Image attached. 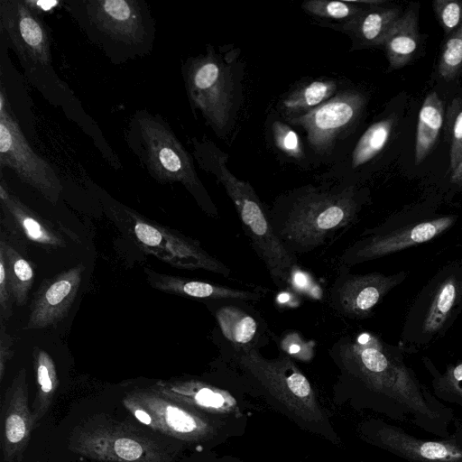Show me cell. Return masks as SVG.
Instances as JSON below:
<instances>
[{
    "label": "cell",
    "mask_w": 462,
    "mask_h": 462,
    "mask_svg": "<svg viewBox=\"0 0 462 462\" xmlns=\"http://www.w3.org/2000/svg\"><path fill=\"white\" fill-rule=\"evenodd\" d=\"M186 447L133 419L121 420L106 413L83 420L68 439L70 451L100 462H173Z\"/></svg>",
    "instance_id": "cell-1"
},
{
    "label": "cell",
    "mask_w": 462,
    "mask_h": 462,
    "mask_svg": "<svg viewBox=\"0 0 462 462\" xmlns=\"http://www.w3.org/2000/svg\"><path fill=\"white\" fill-rule=\"evenodd\" d=\"M193 154L200 168L214 174L233 201L242 226L257 255L263 262L273 282L285 285L298 263L275 234L250 183L238 180L226 167L227 156L208 140H193Z\"/></svg>",
    "instance_id": "cell-2"
},
{
    "label": "cell",
    "mask_w": 462,
    "mask_h": 462,
    "mask_svg": "<svg viewBox=\"0 0 462 462\" xmlns=\"http://www.w3.org/2000/svg\"><path fill=\"white\" fill-rule=\"evenodd\" d=\"M361 203L353 187L338 190L309 189L279 213L270 215L273 230L295 255L324 245L357 217Z\"/></svg>",
    "instance_id": "cell-3"
},
{
    "label": "cell",
    "mask_w": 462,
    "mask_h": 462,
    "mask_svg": "<svg viewBox=\"0 0 462 462\" xmlns=\"http://www.w3.org/2000/svg\"><path fill=\"white\" fill-rule=\"evenodd\" d=\"M129 149L161 183L182 184L211 215L217 210L195 171L193 160L170 125L157 114L136 110L125 133Z\"/></svg>",
    "instance_id": "cell-4"
},
{
    "label": "cell",
    "mask_w": 462,
    "mask_h": 462,
    "mask_svg": "<svg viewBox=\"0 0 462 462\" xmlns=\"http://www.w3.org/2000/svg\"><path fill=\"white\" fill-rule=\"evenodd\" d=\"M63 5L107 55L118 51L131 57L151 50L153 21L143 1L77 0L63 2Z\"/></svg>",
    "instance_id": "cell-5"
},
{
    "label": "cell",
    "mask_w": 462,
    "mask_h": 462,
    "mask_svg": "<svg viewBox=\"0 0 462 462\" xmlns=\"http://www.w3.org/2000/svg\"><path fill=\"white\" fill-rule=\"evenodd\" d=\"M462 311V256L429 281L408 312L402 339L413 347L426 346L442 336Z\"/></svg>",
    "instance_id": "cell-6"
},
{
    "label": "cell",
    "mask_w": 462,
    "mask_h": 462,
    "mask_svg": "<svg viewBox=\"0 0 462 462\" xmlns=\"http://www.w3.org/2000/svg\"><path fill=\"white\" fill-rule=\"evenodd\" d=\"M122 403L134 420L187 445L210 440L217 433V424L208 414L176 402L151 386L127 392Z\"/></svg>",
    "instance_id": "cell-7"
},
{
    "label": "cell",
    "mask_w": 462,
    "mask_h": 462,
    "mask_svg": "<svg viewBox=\"0 0 462 462\" xmlns=\"http://www.w3.org/2000/svg\"><path fill=\"white\" fill-rule=\"evenodd\" d=\"M242 367L289 411L307 421L324 419L308 378L288 356L273 359L262 356L254 348L239 349Z\"/></svg>",
    "instance_id": "cell-8"
},
{
    "label": "cell",
    "mask_w": 462,
    "mask_h": 462,
    "mask_svg": "<svg viewBox=\"0 0 462 462\" xmlns=\"http://www.w3.org/2000/svg\"><path fill=\"white\" fill-rule=\"evenodd\" d=\"M111 208L123 216L137 245L148 254L177 268L204 270L228 277L231 270L199 242L144 218L121 205Z\"/></svg>",
    "instance_id": "cell-9"
},
{
    "label": "cell",
    "mask_w": 462,
    "mask_h": 462,
    "mask_svg": "<svg viewBox=\"0 0 462 462\" xmlns=\"http://www.w3.org/2000/svg\"><path fill=\"white\" fill-rule=\"evenodd\" d=\"M0 165L14 171L19 179L56 203L62 184L55 169L29 144L11 109L4 88L0 91Z\"/></svg>",
    "instance_id": "cell-10"
},
{
    "label": "cell",
    "mask_w": 462,
    "mask_h": 462,
    "mask_svg": "<svg viewBox=\"0 0 462 462\" xmlns=\"http://www.w3.org/2000/svg\"><path fill=\"white\" fill-rule=\"evenodd\" d=\"M190 104L217 132L226 126L233 105L234 83L229 68L208 49L207 54L189 58L182 68Z\"/></svg>",
    "instance_id": "cell-11"
},
{
    "label": "cell",
    "mask_w": 462,
    "mask_h": 462,
    "mask_svg": "<svg viewBox=\"0 0 462 462\" xmlns=\"http://www.w3.org/2000/svg\"><path fill=\"white\" fill-rule=\"evenodd\" d=\"M457 219L455 215H445L407 222H385L368 230L347 247L341 256V265L353 266L429 242L449 229Z\"/></svg>",
    "instance_id": "cell-12"
},
{
    "label": "cell",
    "mask_w": 462,
    "mask_h": 462,
    "mask_svg": "<svg viewBox=\"0 0 462 462\" xmlns=\"http://www.w3.org/2000/svg\"><path fill=\"white\" fill-rule=\"evenodd\" d=\"M0 27L27 70L51 68L48 31L29 2L0 0Z\"/></svg>",
    "instance_id": "cell-13"
},
{
    "label": "cell",
    "mask_w": 462,
    "mask_h": 462,
    "mask_svg": "<svg viewBox=\"0 0 462 462\" xmlns=\"http://www.w3.org/2000/svg\"><path fill=\"white\" fill-rule=\"evenodd\" d=\"M407 277L402 271L385 275L380 273L353 274L341 265L330 289V302L341 315L351 319L368 318L374 307Z\"/></svg>",
    "instance_id": "cell-14"
},
{
    "label": "cell",
    "mask_w": 462,
    "mask_h": 462,
    "mask_svg": "<svg viewBox=\"0 0 462 462\" xmlns=\"http://www.w3.org/2000/svg\"><path fill=\"white\" fill-rule=\"evenodd\" d=\"M365 98L357 91L337 95L303 116L287 118L305 129L311 147L319 153L328 152L337 137L360 116Z\"/></svg>",
    "instance_id": "cell-15"
},
{
    "label": "cell",
    "mask_w": 462,
    "mask_h": 462,
    "mask_svg": "<svg viewBox=\"0 0 462 462\" xmlns=\"http://www.w3.org/2000/svg\"><path fill=\"white\" fill-rule=\"evenodd\" d=\"M1 449L5 462H21L36 427L29 406L26 370L22 368L1 402Z\"/></svg>",
    "instance_id": "cell-16"
},
{
    "label": "cell",
    "mask_w": 462,
    "mask_h": 462,
    "mask_svg": "<svg viewBox=\"0 0 462 462\" xmlns=\"http://www.w3.org/2000/svg\"><path fill=\"white\" fill-rule=\"evenodd\" d=\"M85 267L77 264L42 282L34 296L27 328H44L60 322L71 309Z\"/></svg>",
    "instance_id": "cell-17"
},
{
    "label": "cell",
    "mask_w": 462,
    "mask_h": 462,
    "mask_svg": "<svg viewBox=\"0 0 462 462\" xmlns=\"http://www.w3.org/2000/svg\"><path fill=\"white\" fill-rule=\"evenodd\" d=\"M375 436L383 447L410 462H462V433L445 440H422L383 425Z\"/></svg>",
    "instance_id": "cell-18"
},
{
    "label": "cell",
    "mask_w": 462,
    "mask_h": 462,
    "mask_svg": "<svg viewBox=\"0 0 462 462\" xmlns=\"http://www.w3.org/2000/svg\"><path fill=\"white\" fill-rule=\"evenodd\" d=\"M150 386L176 402L208 415L239 414L237 402L232 394L199 380L157 381Z\"/></svg>",
    "instance_id": "cell-19"
},
{
    "label": "cell",
    "mask_w": 462,
    "mask_h": 462,
    "mask_svg": "<svg viewBox=\"0 0 462 462\" xmlns=\"http://www.w3.org/2000/svg\"><path fill=\"white\" fill-rule=\"evenodd\" d=\"M150 284L165 292L196 299L230 300L240 301L259 300L263 294L256 291L238 290L219 284L188 280L183 277L157 273L146 270Z\"/></svg>",
    "instance_id": "cell-20"
},
{
    "label": "cell",
    "mask_w": 462,
    "mask_h": 462,
    "mask_svg": "<svg viewBox=\"0 0 462 462\" xmlns=\"http://www.w3.org/2000/svg\"><path fill=\"white\" fill-rule=\"evenodd\" d=\"M1 208L7 218L11 219L21 233L31 242L49 247H64L63 237L51 226L50 223L24 205L13 194L1 180Z\"/></svg>",
    "instance_id": "cell-21"
},
{
    "label": "cell",
    "mask_w": 462,
    "mask_h": 462,
    "mask_svg": "<svg viewBox=\"0 0 462 462\" xmlns=\"http://www.w3.org/2000/svg\"><path fill=\"white\" fill-rule=\"evenodd\" d=\"M419 40L417 14L409 9L393 23L382 44L390 67L400 69L405 66L414 56Z\"/></svg>",
    "instance_id": "cell-22"
},
{
    "label": "cell",
    "mask_w": 462,
    "mask_h": 462,
    "mask_svg": "<svg viewBox=\"0 0 462 462\" xmlns=\"http://www.w3.org/2000/svg\"><path fill=\"white\" fill-rule=\"evenodd\" d=\"M402 15L398 7L372 5L343 28L353 32L366 45H382L391 27Z\"/></svg>",
    "instance_id": "cell-23"
},
{
    "label": "cell",
    "mask_w": 462,
    "mask_h": 462,
    "mask_svg": "<svg viewBox=\"0 0 462 462\" xmlns=\"http://www.w3.org/2000/svg\"><path fill=\"white\" fill-rule=\"evenodd\" d=\"M444 107L436 92L430 93L424 99L418 116L415 163H421L434 148L442 128Z\"/></svg>",
    "instance_id": "cell-24"
},
{
    "label": "cell",
    "mask_w": 462,
    "mask_h": 462,
    "mask_svg": "<svg viewBox=\"0 0 462 462\" xmlns=\"http://www.w3.org/2000/svg\"><path fill=\"white\" fill-rule=\"evenodd\" d=\"M32 364L36 378V394L31 409L36 425L47 414L56 394L59 379L51 356L41 348H34Z\"/></svg>",
    "instance_id": "cell-25"
},
{
    "label": "cell",
    "mask_w": 462,
    "mask_h": 462,
    "mask_svg": "<svg viewBox=\"0 0 462 462\" xmlns=\"http://www.w3.org/2000/svg\"><path fill=\"white\" fill-rule=\"evenodd\" d=\"M223 336L238 349L251 346L258 332L256 319L236 305H224L215 312Z\"/></svg>",
    "instance_id": "cell-26"
},
{
    "label": "cell",
    "mask_w": 462,
    "mask_h": 462,
    "mask_svg": "<svg viewBox=\"0 0 462 462\" xmlns=\"http://www.w3.org/2000/svg\"><path fill=\"white\" fill-rule=\"evenodd\" d=\"M0 255L4 259L13 301L23 306L26 303L32 286L33 269L26 259L4 240L0 242Z\"/></svg>",
    "instance_id": "cell-27"
},
{
    "label": "cell",
    "mask_w": 462,
    "mask_h": 462,
    "mask_svg": "<svg viewBox=\"0 0 462 462\" xmlns=\"http://www.w3.org/2000/svg\"><path fill=\"white\" fill-rule=\"evenodd\" d=\"M334 80H315L289 94L281 104L287 118L298 117L323 104L337 90Z\"/></svg>",
    "instance_id": "cell-28"
},
{
    "label": "cell",
    "mask_w": 462,
    "mask_h": 462,
    "mask_svg": "<svg viewBox=\"0 0 462 462\" xmlns=\"http://www.w3.org/2000/svg\"><path fill=\"white\" fill-rule=\"evenodd\" d=\"M393 127V118H385L370 125L356 143L352 154V166L356 168L375 157L387 144Z\"/></svg>",
    "instance_id": "cell-29"
},
{
    "label": "cell",
    "mask_w": 462,
    "mask_h": 462,
    "mask_svg": "<svg viewBox=\"0 0 462 462\" xmlns=\"http://www.w3.org/2000/svg\"><path fill=\"white\" fill-rule=\"evenodd\" d=\"M424 364L432 374L435 394L462 407V361L449 365L442 374H439L431 363L424 360Z\"/></svg>",
    "instance_id": "cell-30"
},
{
    "label": "cell",
    "mask_w": 462,
    "mask_h": 462,
    "mask_svg": "<svg viewBox=\"0 0 462 462\" xmlns=\"http://www.w3.org/2000/svg\"><path fill=\"white\" fill-rule=\"evenodd\" d=\"M302 7L313 15L346 23L356 19L365 9L359 1L310 0L304 2Z\"/></svg>",
    "instance_id": "cell-31"
},
{
    "label": "cell",
    "mask_w": 462,
    "mask_h": 462,
    "mask_svg": "<svg viewBox=\"0 0 462 462\" xmlns=\"http://www.w3.org/2000/svg\"><path fill=\"white\" fill-rule=\"evenodd\" d=\"M462 68V26L448 35L440 51L438 70L447 80L454 79Z\"/></svg>",
    "instance_id": "cell-32"
},
{
    "label": "cell",
    "mask_w": 462,
    "mask_h": 462,
    "mask_svg": "<svg viewBox=\"0 0 462 462\" xmlns=\"http://www.w3.org/2000/svg\"><path fill=\"white\" fill-rule=\"evenodd\" d=\"M446 130L448 137L451 171L462 160V98L454 99L447 112Z\"/></svg>",
    "instance_id": "cell-33"
},
{
    "label": "cell",
    "mask_w": 462,
    "mask_h": 462,
    "mask_svg": "<svg viewBox=\"0 0 462 462\" xmlns=\"http://www.w3.org/2000/svg\"><path fill=\"white\" fill-rule=\"evenodd\" d=\"M432 7L447 35L462 26V1L436 0L432 3Z\"/></svg>",
    "instance_id": "cell-34"
},
{
    "label": "cell",
    "mask_w": 462,
    "mask_h": 462,
    "mask_svg": "<svg viewBox=\"0 0 462 462\" xmlns=\"http://www.w3.org/2000/svg\"><path fill=\"white\" fill-rule=\"evenodd\" d=\"M273 139L276 146L288 156L300 159L303 156L299 135L288 125L276 121L273 125Z\"/></svg>",
    "instance_id": "cell-35"
},
{
    "label": "cell",
    "mask_w": 462,
    "mask_h": 462,
    "mask_svg": "<svg viewBox=\"0 0 462 462\" xmlns=\"http://www.w3.org/2000/svg\"><path fill=\"white\" fill-rule=\"evenodd\" d=\"M282 348L288 355L303 361H308L313 356V347L308 346L307 343L297 335L284 337Z\"/></svg>",
    "instance_id": "cell-36"
},
{
    "label": "cell",
    "mask_w": 462,
    "mask_h": 462,
    "mask_svg": "<svg viewBox=\"0 0 462 462\" xmlns=\"http://www.w3.org/2000/svg\"><path fill=\"white\" fill-rule=\"evenodd\" d=\"M12 295L6 279L4 259L0 255V307L2 319L8 320L12 315Z\"/></svg>",
    "instance_id": "cell-37"
},
{
    "label": "cell",
    "mask_w": 462,
    "mask_h": 462,
    "mask_svg": "<svg viewBox=\"0 0 462 462\" xmlns=\"http://www.w3.org/2000/svg\"><path fill=\"white\" fill-rule=\"evenodd\" d=\"M13 339L10 335L5 332V327L2 323L0 333V380L2 381L5 375V366L8 361L14 356Z\"/></svg>",
    "instance_id": "cell-38"
},
{
    "label": "cell",
    "mask_w": 462,
    "mask_h": 462,
    "mask_svg": "<svg viewBox=\"0 0 462 462\" xmlns=\"http://www.w3.org/2000/svg\"><path fill=\"white\" fill-rule=\"evenodd\" d=\"M450 182L456 185H462V160L452 171Z\"/></svg>",
    "instance_id": "cell-39"
},
{
    "label": "cell",
    "mask_w": 462,
    "mask_h": 462,
    "mask_svg": "<svg viewBox=\"0 0 462 462\" xmlns=\"http://www.w3.org/2000/svg\"><path fill=\"white\" fill-rule=\"evenodd\" d=\"M173 462H199V461H195V460L189 459V458H184V459L179 458V459H177V460H175Z\"/></svg>",
    "instance_id": "cell-40"
}]
</instances>
